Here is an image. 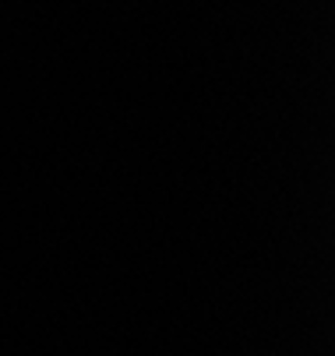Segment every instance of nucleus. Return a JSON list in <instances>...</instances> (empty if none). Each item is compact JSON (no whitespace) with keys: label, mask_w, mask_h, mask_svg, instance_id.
Wrapping results in <instances>:
<instances>
[]
</instances>
